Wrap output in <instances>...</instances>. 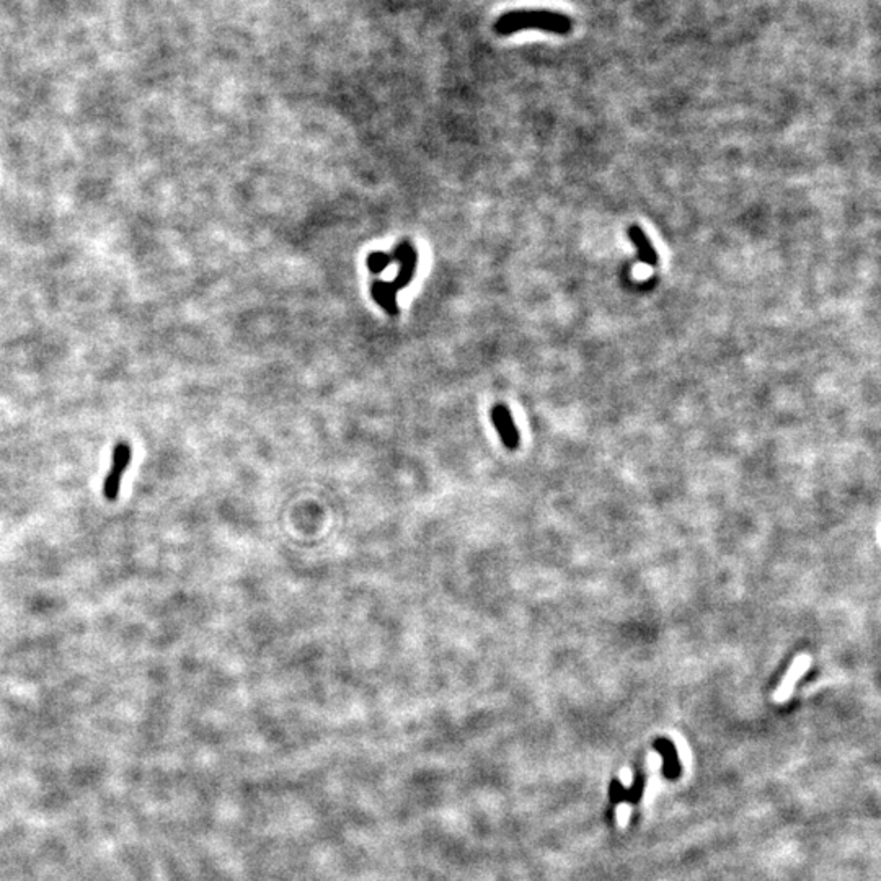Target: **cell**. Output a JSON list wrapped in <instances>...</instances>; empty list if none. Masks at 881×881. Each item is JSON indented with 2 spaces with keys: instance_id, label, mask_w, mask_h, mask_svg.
I'll return each instance as SVG.
<instances>
[{
  "instance_id": "cell-1",
  "label": "cell",
  "mask_w": 881,
  "mask_h": 881,
  "mask_svg": "<svg viewBox=\"0 0 881 881\" xmlns=\"http://www.w3.org/2000/svg\"><path fill=\"white\" fill-rule=\"evenodd\" d=\"M524 30H539L556 36H568L573 31V18L554 10H510L493 23V31L500 36H511Z\"/></svg>"
},
{
  "instance_id": "cell-3",
  "label": "cell",
  "mask_w": 881,
  "mask_h": 881,
  "mask_svg": "<svg viewBox=\"0 0 881 881\" xmlns=\"http://www.w3.org/2000/svg\"><path fill=\"white\" fill-rule=\"evenodd\" d=\"M129 462H131V447L124 443L118 444L113 451V464H111V471L105 480L103 491H105L106 500H110V501L116 500V496H118V493H119L121 475H123V473L126 472V468L129 467Z\"/></svg>"
},
{
  "instance_id": "cell-2",
  "label": "cell",
  "mask_w": 881,
  "mask_h": 881,
  "mask_svg": "<svg viewBox=\"0 0 881 881\" xmlns=\"http://www.w3.org/2000/svg\"><path fill=\"white\" fill-rule=\"evenodd\" d=\"M392 258L400 265V268H399V273H397V276L394 278V283H390V284L394 286L395 290L405 289L406 286L411 283V279H413V276L416 273L418 253H416L413 245L408 244V242H404V244H400L394 250Z\"/></svg>"
},
{
  "instance_id": "cell-5",
  "label": "cell",
  "mask_w": 881,
  "mask_h": 881,
  "mask_svg": "<svg viewBox=\"0 0 881 881\" xmlns=\"http://www.w3.org/2000/svg\"><path fill=\"white\" fill-rule=\"evenodd\" d=\"M653 748L658 754L662 756V776H665L666 780H677L681 777V762H679V756H677V749L676 744L667 738H656L655 743H653Z\"/></svg>"
},
{
  "instance_id": "cell-11",
  "label": "cell",
  "mask_w": 881,
  "mask_h": 881,
  "mask_svg": "<svg viewBox=\"0 0 881 881\" xmlns=\"http://www.w3.org/2000/svg\"><path fill=\"white\" fill-rule=\"evenodd\" d=\"M623 792H625V787L622 785V782L619 778H612L611 787H609V798H611L612 805H619L623 801Z\"/></svg>"
},
{
  "instance_id": "cell-8",
  "label": "cell",
  "mask_w": 881,
  "mask_h": 881,
  "mask_svg": "<svg viewBox=\"0 0 881 881\" xmlns=\"http://www.w3.org/2000/svg\"><path fill=\"white\" fill-rule=\"evenodd\" d=\"M645 785H646L645 776H643V773H637L632 787L625 788V792H623V801L630 803V805H637V803L642 800L643 792H645Z\"/></svg>"
},
{
  "instance_id": "cell-9",
  "label": "cell",
  "mask_w": 881,
  "mask_h": 881,
  "mask_svg": "<svg viewBox=\"0 0 881 881\" xmlns=\"http://www.w3.org/2000/svg\"><path fill=\"white\" fill-rule=\"evenodd\" d=\"M392 261V255L384 253V251H374L367 256V268H369L371 273L374 274H380L382 271H385V268H389Z\"/></svg>"
},
{
  "instance_id": "cell-6",
  "label": "cell",
  "mask_w": 881,
  "mask_h": 881,
  "mask_svg": "<svg viewBox=\"0 0 881 881\" xmlns=\"http://www.w3.org/2000/svg\"><path fill=\"white\" fill-rule=\"evenodd\" d=\"M627 232H628V237H630L632 244L637 246L638 260H640L642 263H645L646 266H656L658 265L656 250L653 249L650 239H648L645 232L642 230V227L630 225Z\"/></svg>"
},
{
  "instance_id": "cell-7",
  "label": "cell",
  "mask_w": 881,
  "mask_h": 881,
  "mask_svg": "<svg viewBox=\"0 0 881 881\" xmlns=\"http://www.w3.org/2000/svg\"><path fill=\"white\" fill-rule=\"evenodd\" d=\"M372 297L389 316H397L399 313V302H397V290L390 283L384 281H376L371 288Z\"/></svg>"
},
{
  "instance_id": "cell-10",
  "label": "cell",
  "mask_w": 881,
  "mask_h": 881,
  "mask_svg": "<svg viewBox=\"0 0 881 881\" xmlns=\"http://www.w3.org/2000/svg\"><path fill=\"white\" fill-rule=\"evenodd\" d=\"M808 662H810V658H808V656H801V658H798L797 662H795V665H793V667H792L790 674H788V676L785 677V681H783L782 689H780V692H778V694L782 695V694H785V692H787L788 689H792V684H793V682H795L797 677H798V676H801V672L806 669V667H808Z\"/></svg>"
},
{
  "instance_id": "cell-4",
  "label": "cell",
  "mask_w": 881,
  "mask_h": 881,
  "mask_svg": "<svg viewBox=\"0 0 881 881\" xmlns=\"http://www.w3.org/2000/svg\"><path fill=\"white\" fill-rule=\"evenodd\" d=\"M491 421L495 426L496 433L500 434L503 444L508 449H516L519 446V431L512 420L511 411L505 405H496L491 410Z\"/></svg>"
}]
</instances>
